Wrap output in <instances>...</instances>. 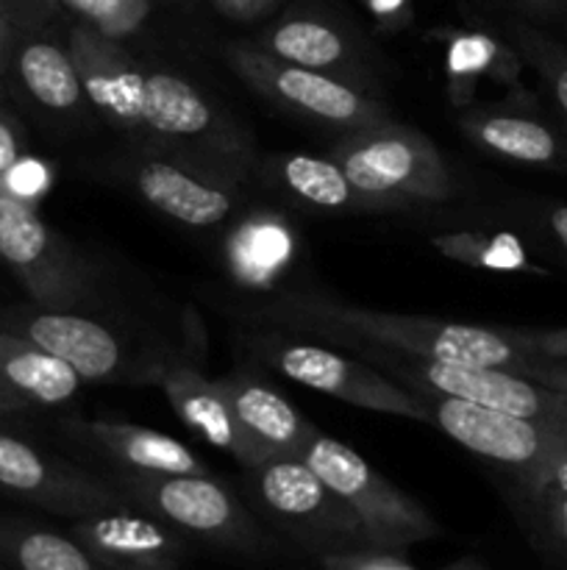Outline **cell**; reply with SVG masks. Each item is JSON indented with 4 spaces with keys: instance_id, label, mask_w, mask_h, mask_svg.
<instances>
[{
    "instance_id": "obj_1",
    "label": "cell",
    "mask_w": 567,
    "mask_h": 570,
    "mask_svg": "<svg viewBox=\"0 0 567 570\" xmlns=\"http://www.w3.org/2000/svg\"><path fill=\"white\" fill-rule=\"evenodd\" d=\"M83 98L120 131L150 142V150L181 156L239 178L250 161L242 131L226 120L195 83L161 70H145L126 42L78 22L67 39Z\"/></svg>"
},
{
    "instance_id": "obj_2",
    "label": "cell",
    "mask_w": 567,
    "mask_h": 570,
    "mask_svg": "<svg viewBox=\"0 0 567 570\" xmlns=\"http://www.w3.org/2000/svg\"><path fill=\"white\" fill-rule=\"evenodd\" d=\"M261 315L276 326L320 334L337 343H365L406 356L504 367L520 376H528L534 360V354L517 348L506 328L365 309V306L339 304V301L304 293L281 295L270 306H265Z\"/></svg>"
},
{
    "instance_id": "obj_3",
    "label": "cell",
    "mask_w": 567,
    "mask_h": 570,
    "mask_svg": "<svg viewBox=\"0 0 567 570\" xmlns=\"http://www.w3.org/2000/svg\"><path fill=\"white\" fill-rule=\"evenodd\" d=\"M328 156L342 167L367 206L439 204L456 193L437 145L395 120L342 134Z\"/></svg>"
},
{
    "instance_id": "obj_4",
    "label": "cell",
    "mask_w": 567,
    "mask_h": 570,
    "mask_svg": "<svg viewBox=\"0 0 567 570\" xmlns=\"http://www.w3.org/2000/svg\"><path fill=\"white\" fill-rule=\"evenodd\" d=\"M354 348L370 362L376 371L387 373L392 382L404 384L417 395H445V399L470 401L489 406L506 415L528 417L543 426L559 429L567 434V395L550 390L520 373L504 367L465 365V362L426 360V356H406L395 351L376 348L365 343H339Z\"/></svg>"
},
{
    "instance_id": "obj_5",
    "label": "cell",
    "mask_w": 567,
    "mask_h": 570,
    "mask_svg": "<svg viewBox=\"0 0 567 570\" xmlns=\"http://www.w3.org/2000/svg\"><path fill=\"white\" fill-rule=\"evenodd\" d=\"M137 510L203 543L239 554H256L267 546L259 523L237 495L209 473L161 476V473L120 471L109 479Z\"/></svg>"
},
{
    "instance_id": "obj_6",
    "label": "cell",
    "mask_w": 567,
    "mask_h": 570,
    "mask_svg": "<svg viewBox=\"0 0 567 570\" xmlns=\"http://www.w3.org/2000/svg\"><path fill=\"white\" fill-rule=\"evenodd\" d=\"M248 471L267 518L315 557L372 546L359 518L306 465L304 456H272Z\"/></svg>"
},
{
    "instance_id": "obj_7",
    "label": "cell",
    "mask_w": 567,
    "mask_h": 570,
    "mask_svg": "<svg viewBox=\"0 0 567 570\" xmlns=\"http://www.w3.org/2000/svg\"><path fill=\"white\" fill-rule=\"evenodd\" d=\"M298 456L350 507L376 549L400 551L439 534L437 521L415 499L339 440L317 432Z\"/></svg>"
},
{
    "instance_id": "obj_8",
    "label": "cell",
    "mask_w": 567,
    "mask_h": 570,
    "mask_svg": "<svg viewBox=\"0 0 567 570\" xmlns=\"http://www.w3.org/2000/svg\"><path fill=\"white\" fill-rule=\"evenodd\" d=\"M228 67L281 109L328 128V131L350 134L376 122L392 120L381 100H372L354 83H345L326 72L306 70L276 59L253 45H231L226 50Z\"/></svg>"
},
{
    "instance_id": "obj_9",
    "label": "cell",
    "mask_w": 567,
    "mask_h": 570,
    "mask_svg": "<svg viewBox=\"0 0 567 570\" xmlns=\"http://www.w3.org/2000/svg\"><path fill=\"white\" fill-rule=\"evenodd\" d=\"M256 354L267 365L276 367L281 376L322 395L345 401V404L381 412V415L434 423L431 406L426 404L422 395L392 382L387 373L376 371L370 362H359L331 348H320V345L287 343V340H261L256 345Z\"/></svg>"
},
{
    "instance_id": "obj_10",
    "label": "cell",
    "mask_w": 567,
    "mask_h": 570,
    "mask_svg": "<svg viewBox=\"0 0 567 570\" xmlns=\"http://www.w3.org/2000/svg\"><path fill=\"white\" fill-rule=\"evenodd\" d=\"M0 259L48 309H70L89 293L83 262L39 217L37 206L0 187Z\"/></svg>"
},
{
    "instance_id": "obj_11",
    "label": "cell",
    "mask_w": 567,
    "mask_h": 570,
    "mask_svg": "<svg viewBox=\"0 0 567 570\" xmlns=\"http://www.w3.org/2000/svg\"><path fill=\"white\" fill-rule=\"evenodd\" d=\"M0 490L64 518L126 510L131 501L109 482L0 432Z\"/></svg>"
},
{
    "instance_id": "obj_12",
    "label": "cell",
    "mask_w": 567,
    "mask_h": 570,
    "mask_svg": "<svg viewBox=\"0 0 567 570\" xmlns=\"http://www.w3.org/2000/svg\"><path fill=\"white\" fill-rule=\"evenodd\" d=\"M126 176L156 212L183 226H220L237 204L239 178L161 150L128 159Z\"/></svg>"
},
{
    "instance_id": "obj_13",
    "label": "cell",
    "mask_w": 567,
    "mask_h": 570,
    "mask_svg": "<svg viewBox=\"0 0 567 570\" xmlns=\"http://www.w3.org/2000/svg\"><path fill=\"white\" fill-rule=\"evenodd\" d=\"M422 399L431 406L434 426L442 429L461 449L498 465L515 468L517 473L531 471L554 451L567 445L565 432L528 421V417L506 415L489 406L445 399V395H422Z\"/></svg>"
},
{
    "instance_id": "obj_14",
    "label": "cell",
    "mask_w": 567,
    "mask_h": 570,
    "mask_svg": "<svg viewBox=\"0 0 567 570\" xmlns=\"http://www.w3.org/2000/svg\"><path fill=\"white\" fill-rule=\"evenodd\" d=\"M70 534L109 570H181L187 557L176 529L133 507L76 518Z\"/></svg>"
},
{
    "instance_id": "obj_15",
    "label": "cell",
    "mask_w": 567,
    "mask_h": 570,
    "mask_svg": "<svg viewBox=\"0 0 567 570\" xmlns=\"http://www.w3.org/2000/svg\"><path fill=\"white\" fill-rule=\"evenodd\" d=\"M159 384L189 432L231 454L245 468L267 462L265 451L253 445V440L239 426L220 382H211L195 367L170 365L159 373Z\"/></svg>"
},
{
    "instance_id": "obj_16",
    "label": "cell",
    "mask_w": 567,
    "mask_h": 570,
    "mask_svg": "<svg viewBox=\"0 0 567 570\" xmlns=\"http://www.w3.org/2000/svg\"><path fill=\"white\" fill-rule=\"evenodd\" d=\"M9 328L67 362L83 382L117 379L126 367V351L117 343L111 328L67 309L22 315Z\"/></svg>"
},
{
    "instance_id": "obj_17",
    "label": "cell",
    "mask_w": 567,
    "mask_h": 570,
    "mask_svg": "<svg viewBox=\"0 0 567 570\" xmlns=\"http://www.w3.org/2000/svg\"><path fill=\"white\" fill-rule=\"evenodd\" d=\"M72 434L78 438V443L92 449L103 460L115 462L120 471L161 473V476L209 473L195 451H189L181 440L156 432V429L120 421H78L72 423Z\"/></svg>"
},
{
    "instance_id": "obj_18",
    "label": "cell",
    "mask_w": 567,
    "mask_h": 570,
    "mask_svg": "<svg viewBox=\"0 0 567 570\" xmlns=\"http://www.w3.org/2000/svg\"><path fill=\"white\" fill-rule=\"evenodd\" d=\"M253 48L289 61V65L326 72L339 81L354 83V87H359V78L367 76V65L359 59L348 33L326 17H284L261 33Z\"/></svg>"
},
{
    "instance_id": "obj_19",
    "label": "cell",
    "mask_w": 567,
    "mask_h": 570,
    "mask_svg": "<svg viewBox=\"0 0 567 570\" xmlns=\"http://www.w3.org/2000/svg\"><path fill=\"white\" fill-rule=\"evenodd\" d=\"M237 415L242 432L265 451L267 460L281 454H300L317 429L272 387H267L259 379L237 376L217 379Z\"/></svg>"
},
{
    "instance_id": "obj_20",
    "label": "cell",
    "mask_w": 567,
    "mask_h": 570,
    "mask_svg": "<svg viewBox=\"0 0 567 570\" xmlns=\"http://www.w3.org/2000/svg\"><path fill=\"white\" fill-rule=\"evenodd\" d=\"M461 131L500 159L556 170L567 167V139L534 115L472 109L461 117Z\"/></svg>"
},
{
    "instance_id": "obj_21",
    "label": "cell",
    "mask_w": 567,
    "mask_h": 570,
    "mask_svg": "<svg viewBox=\"0 0 567 570\" xmlns=\"http://www.w3.org/2000/svg\"><path fill=\"white\" fill-rule=\"evenodd\" d=\"M295 259V234L276 212H250L226 239V265L233 282L267 289L287 273Z\"/></svg>"
},
{
    "instance_id": "obj_22",
    "label": "cell",
    "mask_w": 567,
    "mask_h": 570,
    "mask_svg": "<svg viewBox=\"0 0 567 570\" xmlns=\"http://www.w3.org/2000/svg\"><path fill=\"white\" fill-rule=\"evenodd\" d=\"M0 379L31 404L56 406L78 393L83 379L33 340L0 328Z\"/></svg>"
},
{
    "instance_id": "obj_23",
    "label": "cell",
    "mask_w": 567,
    "mask_h": 570,
    "mask_svg": "<svg viewBox=\"0 0 567 570\" xmlns=\"http://www.w3.org/2000/svg\"><path fill=\"white\" fill-rule=\"evenodd\" d=\"M11 65L22 89L37 100L42 109L56 115H70L81 106L83 87L70 50L61 45L39 39L33 33H17Z\"/></svg>"
},
{
    "instance_id": "obj_24",
    "label": "cell",
    "mask_w": 567,
    "mask_h": 570,
    "mask_svg": "<svg viewBox=\"0 0 567 570\" xmlns=\"http://www.w3.org/2000/svg\"><path fill=\"white\" fill-rule=\"evenodd\" d=\"M445 39L450 83L461 89V104L470 98L478 78H489L504 87H520L523 59L509 39L487 31H439Z\"/></svg>"
},
{
    "instance_id": "obj_25",
    "label": "cell",
    "mask_w": 567,
    "mask_h": 570,
    "mask_svg": "<svg viewBox=\"0 0 567 570\" xmlns=\"http://www.w3.org/2000/svg\"><path fill=\"white\" fill-rule=\"evenodd\" d=\"M0 560L14 570H109L72 534L39 527H0Z\"/></svg>"
},
{
    "instance_id": "obj_26",
    "label": "cell",
    "mask_w": 567,
    "mask_h": 570,
    "mask_svg": "<svg viewBox=\"0 0 567 570\" xmlns=\"http://www.w3.org/2000/svg\"><path fill=\"white\" fill-rule=\"evenodd\" d=\"M276 176L289 193H295V198L317 206V209L337 212L367 206L331 156H326V159L304 154L287 156V159L278 161Z\"/></svg>"
},
{
    "instance_id": "obj_27",
    "label": "cell",
    "mask_w": 567,
    "mask_h": 570,
    "mask_svg": "<svg viewBox=\"0 0 567 570\" xmlns=\"http://www.w3.org/2000/svg\"><path fill=\"white\" fill-rule=\"evenodd\" d=\"M434 248L448 259L461 262L467 267L493 273H543L531 262L528 250L523 248L515 234H489V232H456L437 234Z\"/></svg>"
},
{
    "instance_id": "obj_28",
    "label": "cell",
    "mask_w": 567,
    "mask_h": 570,
    "mask_svg": "<svg viewBox=\"0 0 567 570\" xmlns=\"http://www.w3.org/2000/svg\"><path fill=\"white\" fill-rule=\"evenodd\" d=\"M504 37L511 48L520 53L523 65L531 67L539 81L548 87L559 106L561 117L567 122V42L545 31L543 26H534L526 20H509L504 26Z\"/></svg>"
},
{
    "instance_id": "obj_29",
    "label": "cell",
    "mask_w": 567,
    "mask_h": 570,
    "mask_svg": "<svg viewBox=\"0 0 567 570\" xmlns=\"http://www.w3.org/2000/svg\"><path fill=\"white\" fill-rule=\"evenodd\" d=\"M61 9L72 11L78 22L126 42L142 28L150 14V0H59Z\"/></svg>"
},
{
    "instance_id": "obj_30",
    "label": "cell",
    "mask_w": 567,
    "mask_h": 570,
    "mask_svg": "<svg viewBox=\"0 0 567 570\" xmlns=\"http://www.w3.org/2000/svg\"><path fill=\"white\" fill-rule=\"evenodd\" d=\"M317 562H320L322 570H417L400 551L376 549V546L328 551V554L317 557Z\"/></svg>"
},
{
    "instance_id": "obj_31",
    "label": "cell",
    "mask_w": 567,
    "mask_h": 570,
    "mask_svg": "<svg viewBox=\"0 0 567 570\" xmlns=\"http://www.w3.org/2000/svg\"><path fill=\"white\" fill-rule=\"evenodd\" d=\"M528 226L567 262V204H531L526 209Z\"/></svg>"
},
{
    "instance_id": "obj_32",
    "label": "cell",
    "mask_w": 567,
    "mask_h": 570,
    "mask_svg": "<svg viewBox=\"0 0 567 570\" xmlns=\"http://www.w3.org/2000/svg\"><path fill=\"white\" fill-rule=\"evenodd\" d=\"M517 476H520V488L526 495L567 493V445Z\"/></svg>"
},
{
    "instance_id": "obj_33",
    "label": "cell",
    "mask_w": 567,
    "mask_h": 570,
    "mask_svg": "<svg viewBox=\"0 0 567 570\" xmlns=\"http://www.w3.org/2000/svg\"><path fill=\"white\" fill-rule=\"evenodd\" d=\"M17 33H37L61 11L59 0H0Z\"/></svg>"
},
{
    "instance_id": "obj_34",
    "label": "cell",
    "mask_w": 567,
    "mask_h": 570,
    "mask_svg": "<svg viewBox=\"0 0 567 570\" xmlns=\"http://www.w3.org/2000/svg\"><path fill=\"white\" fill-rule=\"evenodd\" d=\"M506 334L515 340L517 348L528 351V354L567 356V326H561V328H511V326H506Z\"/></svg>"
},
{
    "instance_id": "obj_35",
    "label": "cell",
    "mask_w": 567,
    "mask_h": 570,
    "mask_svg": "<svg viewBox=\"0 0 567 570\" xmlns=\"http://www.w3.org/2000/svg\"><path fill=\"white\" fill-rule=\"evenodd\" d=\"M359 3L384 31H404L415 20L417 0H359Z\"/></svg>"
},
{
    "instance_id": "obj_36",
    "label": "cell",
    "mask_w": 567,
    "mask_h": 570,
    "mask_svg": "<svg viewBox=\"0 0 567 570\" xmlns=\"http://www.w3.org/2000/svg\"><path fill=\"white\" fill-rule=\"evenodd\" d=\"M528 501L537 507L545 529L567 549V493H539L528 495Z\"/></svg>"
},
{
    "instance_id": "obj_37",
    "label": "cell",
    "mask_w": 567,
    "mask_h": 570,
    "mask_svg": "<svg viewBox=\"0 0 567 570\" xmlns=\"http://www.w3.org/2000/svg\"><path fill=\"white\" fill-rule=\"evenodd\" d=\"M520 20L534 26H567V0H509Z\"/></svg>"
},
{
    "instance_id": "obj_38",
    "label": "cell",
    "mask_w": 567,
    "mask_h": 570,
    "mask_svg": "<svg viewBox=\"0 0 567 570\" xmlns=\"http://www.w3.org/2000/svg\"><path fill=\"white\" fill-rule=\"evenodd\" d=\"M528 379L567 395V356L534 354L531 367H528Z\"/></svg>"
},
{
    "instance_id": "obj_39",
    "label": "cell",
    "mask_w": 567,
    "mask_h": 570,
    "mask_svg": "<svg viewBox=\"0 0 567 570\" xmlns=\"http://www.w3.org/2000/svg\"><path fill=\"white\" fill-rule=\"evenodd\" d=\"M215 9L220 11L222 17L237 22H253L261 20L265 14H270L278 6V0H211Z\"/></svg>"
},
{
    "instance_id": "obj_40",
    "label": "cell",
    "mask_w": 567,
    "mask_h": 570,
    "mask_svg": "<svg viewBox=\"0 0 567 570\" xmlns=\"http://www.w3.org/2000/svg\"><path fill=\"white\" fill-rule=\"evenodd\" d=\"M22 159H26V154H22L20 134H17L14 126L0 115V187H3L9 173L14 170Z\"/></svg>"
},
{
    "instance_id": "obj_41",
    "label": "cell",
    "mask_w": 567,
    "mask_h": 570,
    "mask_svg": "<svg viewBox=\"0 0 567 570\" xmlns=\"http://www.w3.org/2000/svg\"><path fill=\"white\" fill-rule=\"evenodd\" d=\"M14 42H17V31L14 26H11L9 17H6L3 6H0V83H3V76L9 72Z\"/></svg>"
},
{
    "instance_id": "obj_42",
    "label": "cell",
    "mask_w": 567,
    "mask_h": 570,
    "mask_svg": "<svg viewBox=\"0 0 567 570\" xmlns=\"http://www.w3.org/2000/svg\"><path fill=\"white\" fill-rule=\"evenodd\" d=\"M31 406V401L22 399L20 393H14V390L9 387V384L0 379V415H9V412H22Z\"/></svg>"
},
{
    "instance_id": "obj_43",
    "label": "cell",
    "mask_w": 567,
    "mask_h": 570,
    "mask_svg": "<svg viewBox=\"0 0 567 570\" xmlns=\"http://www.w3.org/2000/svg\"><path fill=\"white\" fill-rule=\"evenodd\" d=\"M454 568H456V570H487V568L476 566V562H470V560H465V562H454Z\"/></svg>"
},
{
    "instance_id": "obj_44",
    "label": "cell",
    "mask_w": 567,
    "mask_h": 570,
    "mask_svg": "<svg viewBox=\"0 0 567 570\" xmlns=\"http://www.w3.org/2000/svg\"><path fill=\"white\" fill-rule=\"evenodd\" d=\"M442 570H456V568H454V566H448V568H442Z\"/></svg>"
}]
</instances>
